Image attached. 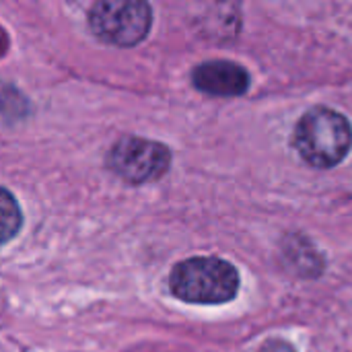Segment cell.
Masks as SVG:
<instances>
[{
    "mask_svg": "<svg viewBox=\"0 0 352 352\" xmlns=\"http://www.w3.org/2000/svg\"><path fill=\"white\" fill-rule=\"evenodd\" d=\"M192 82L198 91L214 97H239L250 89V74L229 60H208L194 68Z\"/></svg>",
    "mask_w": 352,
    "mask_h": 352,
    "instance_id": "5b68a950",
    "label": "cell"
},
{
    "mask_svg": "<svg viewBox=\"0 0 352 352\" xmlns=\"http://www.w3.org/2000/svg\"><path fill=\"white\" fill-rule=\"evenodd\" d=\"M23 227V214L16 198L0 188V245L12 241Z\"/></svg>",
    "mask_w": 352,
    "mask_h": 352,
    "instance_id": "8992f818",
    "label": "cell"
},
{
    "mask_svg": "<svg viewBox=\"0 0 352 352\" xmlns=\"http://www.w3.org/2000/svg\"><path fill=\"white\" fill-rule=\"evenodd\" d=\"M151 23L153 10L142 0H103L89 10V27L95 37L118 47L140 43Z\"/></svg>",
    "mask_w": 352,
    "mask_h": 352,
    "instance_id": "3957f363",
    "label": "cell"
},
{
    "mask_svg": "<svg viewBox=\"0 0 352 352\" xmlns=\"http://www.w3.org/2000/svg\"><path fill=\"white\" fill-rule=\"evenodd\" d=\"M169 291L194 305L229 303L239 291V272L231 262L221 258H190L171 270Z\"/></svg>",
    "mask_w": 352,
    "mask_h": 352,
    "instance_id": "7a4b0ae2",
    "label": "cell"
},
{
    "mask_svg": "<svg viewBox=\"0 0 352 352\" xmlns=\"http://www.w3.org/2000/svg\"><path fill=\"white\" fill-rule=\"evenodd\" d=\"M169 163L171 153L165 144L140 136L120 138L107 155V165L111 171L130 184H146L163 177Z\"/></svg>",
    "mask_w": 352,
    "mask_h": 352,
    "instance_id": "277c9868",
    "label": "cell"
},
{
    "mask_svg": "<svg viewBox=\"0 0 352 352\" xmlns=\"http://www.w3.org/2000/svg\"><path fill=\"white\" fill-rule=\"evenodd\" d=\"M293 144L311 167L332 169L351 153V122L330 107H314L297 122Z\"/></svg>",
    "mask_w": 352,
    "mask_h": 352,
    "instance_id": "6da1fadb",
    "label": "cell"
},
{
    "mask_svg": "<svg viewBox=\"0 0 352 352\" xmlns=\"http://www.w3.org/2000/svg\"><path fill=\"white\" fill-rule=\"evenodd\" d=\"M260 352H295V349L285 340H270L262 346Z\"/></svg>",
    "mask_w": 352,
    "mask_h": 352,
    "instance_id": "52a82bcc",
    "label": "cell"
}]
</instances>
